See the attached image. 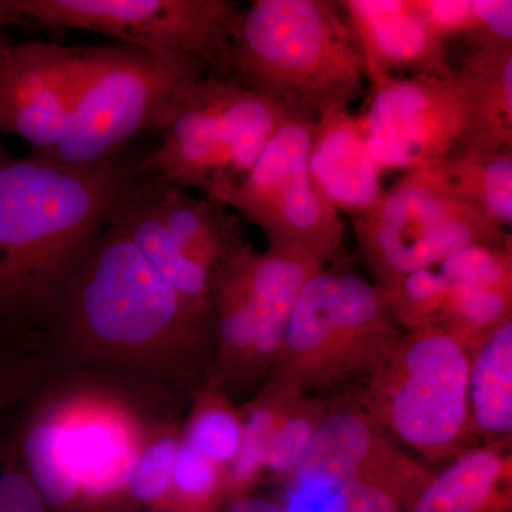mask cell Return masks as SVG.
I'll list each match as a JSON object with an SVG mask.
<instances>
[{"instance_id":"6da1fadb","label":"cell","mask_w":512,"mask_h":512,"mask_svg":"<svg viewBox=\"0 0 512 512\" xmlns=\"http://www.w3.org/2000/svg\"><path fill=\"white\" fill-rule=\"evenodd\" d=\"M56 369L117 377L178 399L210 372L211 311L185 299L114 225L94 238L37 339Z\"/></svg>"},{"instance_id":"7a4b0ae2","label":"cell","mask_w":512,"mask_h":512,"mask_svg":"<svg viewBox=\"0 0 512 512\" xmlns=\"http://www.w3.org/2000/svg\"><path fill=\"white\" fill-rule=\"evenodd\" d=\"M177 399L140 384L55 369L22 403L15 440L47 508L124 507L148 441Z\"/></svg>"},{"instance_id":"3957f363","label":"cell","mask_w":512,"mask_h":512,"mask_svg":"<svg viewBox=\"0 0 512 512\" xmlns=\"http://www.w3.org/2000/svg\"><path fill=\"white\" fill-rule=\"evenodd\" d=\"M121 163L64 167L0 147V336L37 342L67 278L130 181Z\"/></svg>"},{"instance_id":"277c9868","label":"cell","mask_w":512,"mask_h":512,"mask_svg":"<svg viewBox=\"0 0 512 512\" xmlns=\"http://www.w3.org/2000/svg\"><path fill=\"white\" fill-rule=\"evenodd\" d=\"M228 74L289 119L318 123L365 92L366 59L330 0H255L229 33Z\"/></svg>"},{"instance_id":"5b68a950","label":"cell","mask_w":512,"mask_h":512,"mask_svg":"<svg viewBox=\"0 0 512 512\" xmlns=\"http://www.w3.org/2000/svg\"><path fill=\"white\" fill-rule=\"evenodd\" d=\"M207 67L191 57L157 56L126 45L76 47V89L63 140L37 156L79 170L119 164L128 141L160 128Z\"/></svg>"},{"instance_id":"8992f818","label":"cell","mask_w":512,"mask_h":512,"mask_svg":"<svg viewBox=\"0 0 512 512\" xmlns=\"http://www.w3.org/2000/svg\"><path fill=\"white\" fill-rule=\"evenodd\" d=\"M288 119L235 77L205 74L158 128L160 146L131 171L224 202Z\"/></svg>"},{"instance_id":"52a82bcc","label":"cell","mask_w":512,"mask_h":512,"mask_svg":"<svg viewBox=\"0 0 512 512\" xmlns=\"http://www.w3.org/2000/svg\"><path fill=\"white\" fill-rule=\"evenodd\" d=\"M402 335L373 282L342 266H325L299 292L281 355L265 382L308 396L362 383Z\"/></svg>"},{"instance_id":"ba28073f","label":"cell","mask_w":512,"mask_h":512,"mask_svg":"<svg viewBox=\"0 0 512 512\" xmlns=\"http://www.w3.org/2000/svg\"><path fill=\"white\" fill-rule=\"evenodd\" d=\"M470 355L441 328L403 332L360 384L355 402L397 444L426 461L473 448L468 416Z\"/></svg>"},{"instance_id":"9c48e42d","label":"cell","mask_w":512,"mask_h":512,"mask_svg":"<svg viewBox=\"0 0 512 512\" xmlns=\"http://www.w3.org/2000/svg\"><path fill=\"white\" fill-rule=\"evenodd\" d=\"M323 268L298 249L268 245L256 252L249 245L212 274L208 377L232 399L264 384L281 355L299 292Z\"/></svg>"},{"instance_id":"30bf717a","label":"cell","mask_w":512,"mask_h":512,"mask_svg":"<svg viewBox=\"0 0 512 512\" xmlns=\"http://www.w3.org/2000/svg\"><path fill=\"white\" fill-rule=\"evenodd\" d=\"M352 222L373 284L382 291L460 249L512 244L510 231L461 201L430 167L406 171Z\"/></svg>"},{"instance_id":"8fae6325","label":"cell","mask_w":512,"mask_h":512,"mask_svg":"<svg viewBox=\"0 0 512 512\" xmlns=\"http://www.w3.org/2000/svg\"><path fill=\"white\" fill-rule=\"evenodd\" d=\"M19 23L114 37L157 56L191 57L228 77L229 33L241 6L229 0H12Z\"/></svg>"},{"instance_id":"7c38bea8","label":"cell","mask_w":512,"mask_h":512,"mask_svg":"<svg viewBox=\"0 0 512 512\" xmlns=\"http://www.w3.org/2000/svg\"><path fill=\"white\" fill-rule=\"evenodd\" d=\"M315 127L309 120H286L222 204L261 229L269 245L298 249L326 264L342 251L346 224L309 175Z\"/></svg>"},{"instance_id":"4fadbf2b","label":"cell","mask_w":512,"mask_h":512,"mask_svg":"<svg viewBox=\"0 0 512 512\" xmlns=\"http://www.w3.org/2000/svg\"><path fill=\"white\" fill-rule=\"evenodd\" d=\"M369 106L362 119L382 170L412 171L457 151L467 120L453 79L392 76L367 67Z\"/></svg>"},{"instance_id":"5bb4252c","label":"cell","mask_w":512,"mask_h":512,"mask_svg":"<svg viewBox=\"0 0 512 512\" xmlns=\"http://www.w3.org/2000/svg\"><path fill=\"white\" fill-rule=\"evenodd\" d=\"M76 89V47L26 42L0 49V133L56 147L69 128Z\"/></svg>"},{"instance_id":"9a60e30c","label":"cell","mask_w":512,"mask_h":512,"mask_svg":"<svg viewBox=\"0 0 512 512\" xmlns=\"http://www.w3.org/2000/svg\"><path fill=\"white\" fill-rule=\"evenodd\" d=\"M412 458L366 410L350 400L330 404L288 481L336 491L360 478L403 466Z\"/></svg>"},{"instance_id":"2e32d148","label":"cell","mask_w":512,"mask_h":512,"mask_svg":"<svg viewBox=\"0 0 512 512\" xmlns=\"http://www.w3.org/2000/svg\"><path fill=\"white\" fill-rule=\"evenodd\" d=\"M366 67L392 74L450 80L454 67L446 42L424 22L412 0H342Z\"/></svg>"},{"instance_id":"e0dca14e","label":"cell","mask_w":512,"mask_h":512,"mask_svg":"<svg viewBox=\"0 0 512 512\" xmlns=\"http://www.w3.org/2000/svg\"><path fill=\"white\" fill-rule=\"evenodd\" d=\"M308 170L316 190L350 218L372 210L386 191L362 119L348 109L333 111L316 123Z\"/></svg>"},{"instance_id":"ac0fdd59","label":"cell","mask_w":512,"mask_h":512,"mask_svg":"<svg viewBox=\"0 0 512 512\" xmlns=\"http://www.w3.org/2000/svg\"><path fill=\"white\" fill-rule=\"evenodd\" d=\"M138 175L146 180L148 200L158 220L195 264L214 274L249 247L242 218L227 205L207 197H192L153 175Z\"/></svg>"},{"instance_id":"d6986e66","label":"cell","mask_w":512,"mask_h":512,"mask_svg":"<svg viewBox=\"0 0 512 512\" xmlns=\"http://www.w3.org/2000/svg\"><path fill=\"white\" fill-rule=\"evenodd\" d=\"M510 444L468 448L433 474L403 512H510Z\"/></svg>"},{"instance_id":"ffe728a7","label":"cell","mask_w":512,"mask_h":512,"mask_svg":"<svg viewBox=\"0 0 512 512\" xmlns=\"http://www.w3.org/2000/svg\"><path fill=\"white\" fill-rule=\"evenodd\" d=\"M453 83L467 120L457 151L512 148V46L477 47Z\"/></svg>"},{"instance_id":"44dd1931","label":"cell","mask_w":512,"mask_h":512,"mask_svg":"<svg viewBox=\"0 0 512 512\" xmlns=\"http://www.w3.org/2000/svg\"><path fill=\"white\" fill-rule=\"evenodd\" d=\"M133 173V171H131ZM109 224L123 232L151 268L185 299L211 311L212 274L195 264L158 220L143 175H131Z\"/></svg>"},{"instance_id":"7402d4cb","label":"cell","mask_w":512,"mask_h":512,"mask_svg":"<svg viewBox=\"0 0 512 512\" xmlns=\"http://www.w3.org/2000/svg\"><path fill=\"white\" fill-rule=\"evenodd\" d=\"M468 416L474 447L511 446L512 320L470 353Z\"/></svg>"},{"instance_id":"603a6c76","label":"cell","mask_w":512,"mask_h":512,"mask_svg":"<svg viewBox=\"0 0 512 512\" xmlns=\"http://www.w3.org/2000/svg\"><path fill=\"white\" fill-rule=\"evenodd\" d=\"M448 190L497 227L512 225V148L458 150L429 165Z\"/></svg>"},{"instance_id":"cb8c5ba5","label":"cell","mask_w":512,"mask_h":512,"mask_svg":"<svg viewBox=\"0 0 512 512\" xmlns=\"http://www.w3.org/2000/svg\"><path fill=\"white\" fill-rule=\"evenodd\" d=\"M181 439L227 470L237 460L244 439V414L211 377L191 394Z\"/></svg>"},{"instance_id":"d4e9b609","label":"cell","mask_w":512,"mask_h":512,"mask_svg":"<svg viewBox=\"0 0 512 512\" xmlns=\"http://www.w3.org/2000/svg\"><path fill=\"white\" fill-rule=\"evenodd\" d=\"M380 292L390 318L403 332L441 328L456 295L436 266L404 276L392 288Z\"/></svg>"},{"instance_id":"484cf974","label":"cell","mask_w":512,"mask_h":512,"mask_svg":"<svg viewBox=\"0 0 512 512\" xmlns=\"http://www.w3.org/2000/svg\"><path fill=\"white\" fill-rule=\"evenodd\" d=\"M433 474L412 458L386 473L360 478L333 491L336 512H403Z\"/></svg>"},{"instance_id":"4316f807","label":"cell","mask_w":512,"mask_h":512,"mask_svg":"<svg viewBox=\"0 0 512 512\" xmlns=\"http://www.w3.org/2000/svg\"><path fill=\"white\" fill-rule=\"evenodd\" d=\"M229 498L228 470L181 439L164 512H215Z\"/></svg>"},{"instance_id":"83f0119b","label":"cell","mask_w":512,"mask_h":512,"mask_svg":"<svg viewBox=\"0 0 512 512\" xmlns=\"http://www.w3.org/2000/svg\"><path fill=\"white\" fill-rule=\"evenodd\" d=\"M180 444L181 426L177 420H167L158 427L131 474L126 495L128 507L137 505L165 511Z\"/></svg>"},{"instance_id":"f1b7e54d","label":"cell","mask_w":512,"mask_h":512,"mask_svg":"<svg viewBox=\"0 0 512 512\" xmlns=\"http://www.w3.org/2000/svg\"><path fill=\"white\" fill-rule=\"evenodd\" d=\"M508 320H512V289H477L456 292L441 329L458 340L470 355Z\"/></svg>"},{"instance_id":"f546056e","label":"cell","mask_w":512,"mask_h":512,"mask_svg":"<svg viewBox=\"0 0 512 512\" xmlns=\"http://www.w3.org/2000/svg\"><path fill=\"white\" fill-rule=\"evenodd\" d=\"M330 407L328 400L303 394L293 402L276 430L264 464L265 474L288 480Z\"/></svg>"},{"instance_id":"4dcf8cb0","label":"cell","mask_w":512,"mask_h":512,"mask_svg":"<svg viewBox=\"0 0 512 512\" xmlns=\"http://www.w3.org/2000/svg\"><path fill=\"white\" fill-rule=\"evenodd\" d=\"M434 266L454 292L512 289V244L473 245Z\"/></svg>"},{"instance_id":"1f68e13d","label":"cell","mask_w":512,"mask_h":512,"mask_svg":"<svg viewBox=\"0 0 512 512\" xmlns=\"http://www.w3.org/2000/svg\"><path fill=\"white\" fill-rule=\"evenodd\" d=\"M55 369L39 343H0V416L25 402Z\"/></svg>"},{"instance_id":"d6a6232c","label":"cell","mask_w":512,"mask_h":512,"mask_svg":"<svg viewBox=\"0 0 512 512\" xmlns=\"http://www.w3.org/2000/svg\"><path fill=\"white\" fill-rule=\"evenodd\" d=\"M0 512H49L23 466L13 430L0 429Z\"/></svg>"},{"instance_id":"836d02e7","label":"cell","mask_w":512,"mask_h":512,"mask_svg":"<svg viewBox=\"0 0 512 512\" xmlns=\"http://www.w3.org/2000/svg\"><path fill=\"white\" fill-rule=\"evenodd\" d=\"M424 22L446 42L448 37L476 32L473 0H412Z\"/></svg>"},{"instance_id":"e575fe53","label":"cell","mask_w":512,"mask_h":512,"mask_svg":"<svg viewBox=\"0 0 512 512\" xmlns=\"http://www.w3.org/2000/svg\"><path fill=\"white\" fill-rule=\"evenodd\" d=\"M478 47L512 46L511 0H473Z\"/></svg>"},{"instance_id":"d590c367","label":"cell","mask_w":512,"mask_h":512,"mask_svg":"<svg viewBox=\"0 0 512 512\" xmlns=\"http://www.w3.org/2000/svg\"><path fill=\"white\" fill-rule=\"evenodd\" d=\"M225 512H293L286 505L276 503V501L266 500V498L248 497V495H239L232 498Z\"/></svg>"},{"instance_id":"8d00e7d4","label":"cell","mask_w":512,"mask_h":512,"mask_svg":"<svg viewBox=\"0 0 512 512\" xmlns=\"http://www.w3.org/2000/svg\"><path fill=\"white\" fill-rule=\"evenodd\" d=\"M19 23L18 16L12 8V0H0V49L10 43L6 28Z\"/></svg>"},{"instance_id":"74e56055","label":"cell","mask_w":512,"mask_h":512,"mask_svg":"<svg viewBox=\"0 0 512 512\" xmlns=\"http://www.w3.org/2000/svg\"><path fill=\"white\" fill-rule=\"evenodd\" d=\"M6 340H8V339L2 338V336H0V343L6 342Z\"/></svg>"}]
</instances>
